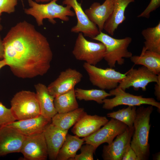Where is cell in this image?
<instances>
[{"mask_svg": "<svg viewBox=\"0 0 160 160\" xmlns=\"http://www.w3.org/2000/svg\"><path fill=\"white\" fill-rule=\"evenodd\" d=\"M3 59L17 77L43 76L50 67L53 53L47 38L24 20L12 27L2 40Z\"/></svg>", "mask_w": 160, "mask_h": 160, "instance_id": "1", "label": "cell"}, {"mask_svg": "<svg viewBox=\"0 0 160 160\" xmlns=\"http://www.w3.org/2000/svg\"><path fill=\"white\" fill-rule=\"evenodd\" d=\"M153 106H140L136 110L133 123L134 131L130 145L136 153L138 160H147L150 157L148 137L151 125L150 116L153 110Z\"/></svg>", "mask_w": 160, "mask_h": 160, "instance_id": "2", "label": "cell"}, {"mask_svg": "<svg viewBox=\"0 0 160 160\" xmlns=\"http://www.w3.org/2000/svg\"><path fill=\"white\" fill-rule=\"evenodd\" d=\"M57 0H52L48 3L39 4L33 0H28L30 7L25 9V13L33 17L39 26L43 25V20L47 19L52 23H56L55 18L64 21L69 20V16H75L74 12L70 6L64 7L56 3Z\"/></svg>", "mask_w": 160, "mask_h": 160, "instance_id": "3", "label": "cell"}, {"mask_svg": "<svg viewBox=\"0 0 160 160\" xmlns=\"http://www.w3.org/2000/svg\"><path fill=\"white\" fill-rule=\"evenodd\" d=\"M92 39L102 42L105 46V52L104 59L110 68H114L116 63L119 65L124 64V58H130L132 56V52L128 50L132 41L130 37L115 39L100 31Z\"/></svg>", "mask_w": 160, "mask_h": 160, "instance_id": "4", "label": "cell"}, {"mask_svg": "<svg viewBox=\"0 0 160 160\" xmlns=\"http://www.w3.org/2000/svg\"><path fill=\"white\" fill-rule=\"evenodd\" d=\"M12 112L16 120L30 119L41 115L36 93L22 90L16 93L10 101Z\"/></svg>", "mask_w": 160, "mask_h": 160, "instance_id": "5", "label": "cell"}, {"mask_svg": "<svg viewBox=\"0 0 160 160\" xmlns=\"http://www.w3.org/2000/svg\"><path fill=\"white\" fill-rule=\"evenodd\" d=\"M83 67L94 86L101 89L111 90L117 88L127 72L121 73L111 68L103 69L85 62Z\"/></svg>", "mask_w": 160, "mask_h": 160, "instance_id": "6", "label": "cell"}, {"mask_svg": "<svg viewBox=\"0 0 160 160\" xmlns=\"http://www.w3.org/2000/svg\"><path fill=\"white\" fill-rule=\"evenodd\" d=\"M105 52V47L103 43L89 41L80 32L72 52L76 60L95 65L104 59Z\"/></svg>", "mask_w": 160, "mask_h": 160, "instance_id": "7", "label": "cell"}, {"mask_svg": "<svg viewBox=\"0 0 160 160\" xmlns=\"http://www.w3.org/2000/svg\"><path fill=\"white\" fill-rule=\"evenodd\" d=\"M109 93L114 97L111 99L106 98L103 100V108L105 109L111 110L115 107L121 105L136 106L145 104L157 108L160 113V103L153 98H146L142 95H134L118 87L111 90Z\"/></svg>", "mask_w": 160, "mask_h": 160, "instance_id": "8", "label": "cell"}, {"mask_svg": "<svg viewBox=\"0 0 160 160\" xmlns=\"http://www.w3.org/2000/svg\"><path fill=\"white\" fill-rule=\"evenodd\" d=\"M127 127L124 123L111 118L102 128L82 139L85 143L92 145L97 148L103 143H111L115 137L124 132Z\"/></svg>", "mask_w": 160, "mask_h": 160, "instance_id": "9", "label": "cell"}, {"mask_svg": "<svg viewBox=\"0 0 160 160\" xmlns=\"http://www.w3.org/2000/svg\"><path fill=\"white\" fill-rule=\"evenodd\" d=\"M160 78V74L157 75L142 66L137 69H131L117 87L124 91L131 87L135 90L141 88L143 91H145L149 83H156Z\"/></svg>", "mask_w": 160, "mask_h": 160, "instance_id": "10", "label": "cell"}, {"mask_svg": "<svg viewBox=\"0 0 160 160\" xmlns=\"http://www.w3.org/2000/svg\"><path fill=\"white\" fill-rule=\"evenodd\" d=\"M20 152L24 160H47V148L43 132L25 136Z\"/></svg>", "mask_w": 160, "mask_h": 160, "instance_id": "11", "label": "cell"}, {"mask_svg": "<svg viewBox=\"0 0 160 160\" xmlns=\"http://www.w3.org/2000/svg\"><path fill=\"white\" fill-rule=\"evenodd\" d=\"M63 5L71 7L74 11L77 19L76 25L72 27L71 31L74 33H81L84 36L92 39L100 32L97 25L88 18L83 10L81 4L77 0H63Z\"/></svg>", "mask_w": 160, "mask_h": 160, "instance_id": "12", "label": "cell"}, {"mask_svg": "<svg viewBox=\"0 0 160 160\" xmlns=\"http://www.w3.org/2000/svg\"><path fill=\"white\" fill-rule=\"evenodd\" d=\"M83 77L82 74L76 69L69 68L61 72L58 77L48 85L50 94L54 97L74 89Z\"/></svg>", "mask_w": 160, "mask_h": 160, "instance_id": "13", "label": "cell"}, {"mask_svg": "<svg viewBox=\"0 0 160 160\" xmlns=\"http://www.w3.org/2000/svg\"><path fill=\"white\" fill-rule=\"evenodd\" d=\"M25 136L12 127L0 128V156L20 152Z\"/></svg>", "mask_w": 160, "mask_h": 160, "instance_id": "14", "label": "cell"}, {"mask_svg": "<svg viewBox=\"0 0 160 160\" xmlns=\"http://www.w3.org/2000/svg\"><path fill=\"white\" fill-rule=\"evenodd\" d=\"M134 127H128L126 130L116 137L109 144L103 146L102 156L104 160H121L123 155L130 143Z\"/></svg>", "mask_w": 160, "mask_h": 160, "instance_id": "15", "label": "cell"}, {"mask_svg": "<svg viewBox=\"0 0 160 160\" xmlns=\"http://www.w3.org/2000/svg\"><path fill=\"white\" fill-rule=\"evenodd\" d=\"M68 130L60 129L52 123L45 127L43 133L47 145L48 157L50 160H55L68 133Z\"/></svg>", "mask_w": 160, "mask_h": 160, "instance_id": "16", "label": "cell"}, {"mask_svg": "<svg viewBox=\"0 0 160 160\" xmlns=\"http://www.w3.org/2000/svg\"><path fill=\"white\" fill-rule=\"evenodd\" d=\"M108 121L105 116L86 113L76 123L71 131L77 137H84L97 130Z\"/></svg>", "mask_w": 160, "mask_h": 160, "instance_id": "17", "label": "cell"}, {"mask_svg": "<svg viewBox=\"0 0 160 160\" xmlns=\"http://www.w3.org/2000/svg\"><path fill=\"white\" fill-rule=\"evenodd\" d=\"M51 120L41 114L32 118L15 121L7 124L25 136L43 132L46 126Z\"/></svg>", "mask_w": 160, "mask_h": 160, "instance_id": "18", "label": "cell"}, {"mask_svg": "<svg viewBox=\"0 0 160 160\" xmlns=\"http://www.w3.org/2000/svg\"><path fill=\"white\" fill-rule=\"evenodd\" d=\"M113 8L112 0H105L102 4L93 3L84 12L89 20L97 25L100 32L103 30L104 24L111 14Z\"/></svg>", "mask_w": 160, "mask_h": 160, "instance_id": "19", "label": "cell"}, {"mask_svg": "<svg viewBox=\"0 0 160 160\" xmlns=\"http://www.w3.org/2000/svg\"><path fill=\"white\" fill-rule=\"evenodd\" d=\"M112 12L105 23L103 29L113 36L119 25L126 19L125 12L128 5L134 0H112Z\"/></svg>", "mask_w": 160, "mask_h": 160, "instance_id": "20", "label": "cell"}, {"mask_svg": "<svg viewBox=\"0 0 160 160\" xmlns=\"http://www.w3.org/2000/svg\"><path fill=\"white\" fill-rule=\"evenodd\" d=\"M34 86L41 114L51 120L52 118L57 113L54 105L55 98L50 94L45 85L39 83Z\"/></svg>", "mask_w": 160, "mask_h": 160, "instance_id": "21", "label": "cell"}, {"mask_svg": "<svg viewBox=\"0 0 160 160\" xmlns=\"http://www.w3.org/2000/svg\"><path fill=\"white\" fill-rule=\"evenodd\" d=\"M130 59L135 65L144 66L157 75L160 74V54L146 50L143 47L140 55L132 56Z\"/></svg>", "mask_w": 160, "mask_h": 160, "instance_id": "22", "label": "cell"}, {"mask_svg": "<svg viewBox=\"0 0 160 160\" xmlns=\"http://www.w3.org/2000/svg\"><path fill=\"white\" fill-rule=\"evenodd\" d=\"M86 113L83 108H79L65 113H57L52 118L51 123L60 129L68 130Z\"/></svg>", "mask_w": 160, "mask_h": 160, "instance_id": "23", "label": "cell"}, {"mask_svg": "<svg viewBox=\"0 0 160 160\" xmlns=\"http://www.w3.org/2000/svg\"><path fill=\"white\" fill-rule=\"evenodd\" d=\"M84 141L76 135L67 134L57 156L56 160H73Z\"/></svg>", "mask_w": 160, "mask_h": 160, "instance_id": "24", "label": "cell"}, {"mask_svg": "<svg viewBox=\"0 0 160 160\" xmlns=\"http://www.w3.org/2000/svg\"><path fill=\"white\" fill-rule=\"evenodd\" d=\"M74 89L55 97L54 103L57 113L71 111L79 108Z\"/></svg>", "mask_w": 160, "mask_h": 160, "instance_id": "25", "label": "cell"}, {"mask_svg": "<svg viewBox=\"0 0 160 160\" xmlns=\"http://www.w3.org/2000/svg\"><path fill=\"white\" fill-rule=\"evenodd\" d=\"M141 33L145 39V49L160 54V21L156 26L143 30Z\"/></svg>", "mask_w": 160, "mask_h": 160, "instance_id": "26", "label": "cell"}, {"mask_svg": "<svg viewBox=\"0 0 160 160\" xmlns=\"http://www.w3.org/2000/svg\"><path fill=\"white\" fill-rule=\"evenodd\" d=\"M76 98L79 100H93L99 104H102L103 100L107 97L112 96L104 89H85L79 88L74 89Z\"/></svg>", "mask_w": 160, "mask_h": 160, "instance_id": "27", "label": "cell"}, {"mask_svg": "<svg viewBox=\"0 0 160 160\" xmlns=\"http://www.w3.org/2000/svg\"><path fill=\"white\" fill-rule=\"evenodd\" d=\"M136 106H128L116 111L108 113L107 117L117 120L126 124L128 127H133L136 115Z\"/></svg>", "mask_w": 160, "mask_h": 160, "instance_id": "28", "label": "cell"}, {"mask_svg": "<svg viewBox=\"0 0 160 160\" xmlns=\"http://www.w3.org/2000/svg\"><path fill=\"white\" fill-rule=\"evenodd\" d=\"M11 108H8L0 102V128L16 121Z\"/></svg>", "mask_w": 160, "mask_h": 160, "instance_id": "29", "label": "cell"}, {"mask_svg": "<svg viewBox=\"0 0 160 160\" xmlns=\"http://www.w3.org/2000/svg\"><path fill=\"white\" fill-rule=\"evenodd\" d=\"M81 146V153L76 154L73 160H93V154L97 149L94 145L90 144Z\"/></svg>", "mask_w": 160, "mask_h": 160, "instance_id": "30", "label": "cell"}, {"mask_svg": "<svg viewBox=\"0 0 160 160\" xmlns=\"http://www.w3.org/2000/svg\"><path fill=\"white\" fill-rule=\"evenodd\" d=\"M17 0H0V9L2 12L10 14L15 11Z\"/></svg>", "mask_w": 160, "mask_h": 160, "instance_id": "31", "label": "cell"}, {"mask_svg": "<svg viewBox=\"0 0 160 160\" xmlns=\"http://www.w3.org/2000/svg\"><path fill=\"white\" fill-rule=\"evenodd\" d=\"M160 6V0H151L145 9L137 16L138 17H144L148 18L151 12L156 10Z\"/></svg>", "mask_w": 160, "mask_h": 160, "instance_id": "32", "label": "cell"}, {"mask_svg": "<svg viewBox=\"0 0 160 160\" xmlns=\"http://www.w3.org/2000/svg\"><path fill=\"white\" fill-rule=\"evenodd\" d=\"M121 160H138L136 153L131 147L130 145L128 146L124 153Z\"/></svg>", "mask_w": 160, "mask_h": 160, "instance_id": "33", "label": "cell"}, {"mask_svg": "<svg viewBox=\"0 0 160 160\" xmlns=\"http://www.w3.org/2000/svg\"><path fill=\"white\" fill-rule=\"evenodd\" d=\"M154 95L158 101L160 100V78L155 85Z\"/></svg>", "mask_w": 160, "mask_h": 160, "instance_id": "34", "label": "cell"}, {"mask_svg": "<svg viewBox=\"0 0 160 160\" xmlns=\"http://www.w3.org/2000/svg\"><path fill=\"white\" fill-rule=\"evenodd\" d=\"M4 55V48L2 40L0 35V58L3 59Z\"/></svg>", "mask_w": 160, "mask_h": 160, "instance_id": "35", "label": "cell"}, {"mask_svg": "<svg viewBox=\"0 0 160 160\" xmlns=\"http://www.w3.org/2000/svg\"><path fill=\"white\" fill-rule=\"evenodd\" d=\"M6 64L4 59L0 60V70Z\"/></svg>", "mask_w": 160, "mask_h": 160, "instance_id": "36", "label": "cell"}, {"mask_svg": "<svg viewBox=\"0 0 160 160\" xmlns=\"http://www.w3.org/2000/svg\"><path fill=\"white\" fill-rule=\"evenodd\" d=\"M160 152L157 153L153 156V160H159L160 157Z\"/></svg>", "mask_w": 160, "mask_h": 160, "instance_id": "37", "label": "cell"}, {"mask_svg": "<svg viewBox=\"0 0 160 160\" xmlns=\"http://www.w3.org/2000/svg\"><path fill=\"white\" fill-rule=\"evenodd\" d=\"M52 0H35V1L37 3H39L40 2H47L48 1H50Z\"/></svg>", "mask_w": 160, "mask_h": 160, "instance_id": "38", "label": "cell"}, {"mask_svg": "<svg viewBox=\"0 0 160 160\" xmlns=\"http://www.w3.org/2000/svg\"><path fill=\"white\" fill-rule=\"evenodd\" d=\"M2 29V26L1 24V18H0V31H1Z\"/></svg>", "mask_w": 160, "mask_h": 160, "instance_id": "39", "label": "cell"}, {"mask_svg": "<svg viewBox=\"0 0 160 160\" xmlns=\"http://www.w3.org/2000/svg\"><path fill=\"white\" fill-rule=\"evenodd\" d=\"M2 13V12L1 11V10L0 9V16L1 15Z\"/></svg>", "mask_w": 160, "mask_h": 160, "instance_id": "40", "label": "cell"}]
</instances>
